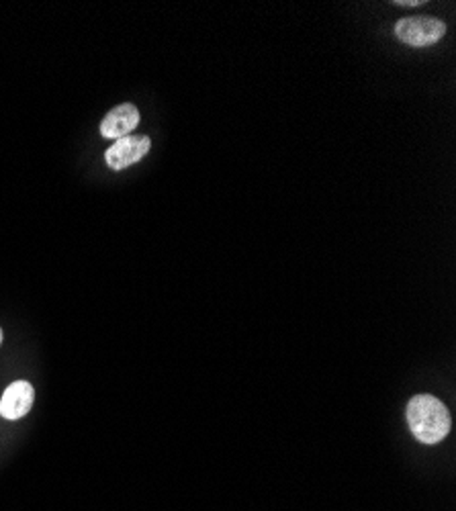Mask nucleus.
<instances>
[{
    "label": "nucleus",
    "instance_id": "nucleus-1",
    "mask_svg": "<svg viewBox=\"0 0 456 511\" xmlns=\"http://www.w3.org/2000/svg\"><path fill=\"white\" fill-rule=\"evenodd\" d=\"M408 425L422 444H438L451 432V413L440 399L432 395H416L408 403Z\"/></svg>",
    "mask_w": 456,
    "mask_h": 511
},
{
    "label": "nucleus",
    "instance_id": "nucleus-2",
    "mask_svg": "<svg viewBox=\"0 0 456 511\" xmlns=\"http://www.w3.org/2000/svg\"><path fill=\"white\" fill-rule=\"evenodd\" d=\"M446 35V25L436 17H405L395 23V37L405 45L427 47Z\"/></svg>",
    "mask_w": 456,
    "mask_h": 511
},
{
    "label": "nucleus",
    "instance_id": "nucleus-3",
    "mask_svg": "<svg viewBox=\"0 0 456 511\" xmlns=\"http://www.w3.org/2000/svg\"><path fill=\"white\" fill-rule=\"evenodd\" d=\"M152 150V139L147 136H128L113 142V145L104 152V162L111 170H125L133 164H137L139 160H144Z\"/></svg>",
    "mask_w": 456,
    "mask_h": 511
},
{
    "label": "nucleus",
    "instance_id": "nucleus-4",
    "mask_svg": "<svg viewBox=\"0 0 456 511\" xmlns=\"http://www.w3.org/2000/svg\"><path fill=\"white\" fill-rule=\"evenodd\" d=\"M139 125V111L136 104L123 103L117 104L115 109H111L104 119L101 121V136L104 139H117L128 137Z\"/></svg>",
    "mask_w": 456,
    "mask_h": 511
},
{
    "label": "nucleus",
    "instance_id": "nucleus-5",
    "mask_svg": "<svg viewBox=\"0 0 456 511\" xmlns=\"http://www.w3.org/2000/svg\"><path fill=\"white\" fill-rule=\"evenodd\" d=\"M35 401V389L31 387V383L27 381H15L11 383L0 399V413H3L4 419L9 422H15V419L25 417L27 413L31 411Z\"/></svg>",
    "mask_w": 456,
    "mask_h": 511
},
{
    "label": "nucleus",
    "instance_id": "nucleus-6",
    "mask_svg": "<svg viewBox=\"0 0 456 511\" xmlns=\"http://www.w3.org/2000/svg\"><path fill=\"white\" fill-rule=\"evenodd\" d=\"M397 4H402V6H418L419 0H397Z\"/></svg>",
    "mask_w": 456,
    "mask_h": 511
},
{
    "label": "nucleus",
    "instance_id": "nucleus-7",
    "mask_svg": "<svg viewBox=\"0 0 456 511\" xmlns=\"http://www.w3.org/2000/svg\"><path fill=\"white\" fill-rule=\"evenodd\" d=\"M3 340H4V334H3V327H0V344H3Z\"/></svg>",
    "mask_w": 456,
    "mask_h": 511
}]
</instances>
